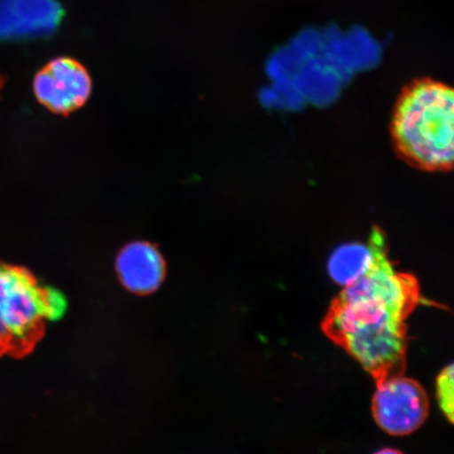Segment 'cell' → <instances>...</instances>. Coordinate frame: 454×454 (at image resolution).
I'll use <instances>...</instances> for the list:
<instances>
[{"mask_svg": "<svg viewBox=\"0 0 454 454\" xmlns=\"http://www.w3.org/2000/svg\"><path fill=\"white\" fill-rule=\"evenodd\" d=\"M419 302L416 278L395 269L380 231L372 269L344 287L329 309L323 329L381 381L404 369L405 320Z\"/></svg>", "mask_w": 454, "mask_h": 454, "instance_id": "cell-1", "label": "cell"}, {"mask_svg": "<svg viewBox=\"0 0 454 454\" xmlns=\"http://www.w3.org/2000/svg\"><path fill=\"white\" fill-rule=\"evenodd\" d=\"M391 136L397 154L426 172H448L454 156V93L450 85L424 78L397 98Z\"/></svg>", "mask_w": 454, "mask_h": 454, "instance_id": "cell-2", "label": "cell"}, {"mask_svg": "<svg viewBox=\"0 0 454 454\" xmlns=\"http://www.w3.org/2000/svg\"><path fill=\"white\" fill-rule=\"evenodd\" d=\"M44 294L30 272L0 262V356L27 353L41 336Z\"/></svg>", "mask_w": 454, "mask_h": 454, "instance_id": "cell-3", "label": "cell"}, {"mask_svg": "<svg viewBox=\"0 0 454 454\" xmlns=\"http://www.w3.org/2000/svg\"><path fill=\"white\" fill-rule=\"evenodd\" d=\"M428 399L422 386L401 374L378 381L372 400L376 422L386 433H413L428 416Z\"/></svg>", "mask_w": 454, "mask_h": 454, "instance_id": "cell-4", "label": "cell"}, {"mask_svg": "<svg viewBox=\"0 0 454 454\" xmlns=\"http://www.w3.org/2000/svg\"><path fill=\"white\" fill-rule=\"evenodd\" d=\"M92 92V81L87 69L69 57L50 61L34 79V93L50 111L69 114L82 107Z\"/></svg>", "mask_w": 454, "mask_h": 454, "instance_id": "cell-5", "label": "cell"}, {"mask_svg": "<svg viewBox=\"0 0 454 454\" xmlns=\"http://www.w3.org/2000/svg\"><path fill=\"white\" fill-rule=\"evenodd\" d=\"M119 279L129 292L147 294L161 286L166 264L158 249L146 242L130 243L118 254Z\"/></svg>", "mask_w": 454, "mask_h": 454, "instance_id": "cell-6", "label": "cell"}, {"mask_svg": "<svg viewBox=\"0 0 454 454\" xmlns=\"http://www.w3.org/2000/svg\"><path fill=\"white\" fill-rule=\"evenodd\" d=\"M381 230H373L366 244H346L332 254L328 261V272L339 286L346 287L359 280L372 269L376 261L378 238Z\"/></svg>", "mask_w": 454, "mask_h": 454, "instance_id": "cell-7", "label": "cell"}, {"mask_svg": "<svg viewBox=\"0 0 454 454\" xmlns=\"http://www.w3.org/2000/svg\"><path fill=\"white\" fill-rule=\"evenodd\" d=\"M453 365L450 364L440 373L438 380H436V393H438L439 404L450 422L453 421Z\"/></svg>", "mask_w": 454, "mask_h": 454, "instance_id": "cell-8", "label": "cell"}, {"mask_svg": "<svg viewBox=\"0 0 454 454\" xmlns=\"http://www.w3.org/2000/svg\"><path fill=\"white\" fill-rule=\"evenodd\" d=\"M67 304V300L59 292L53 288H45L44 315L45 319L59 320L65 315Z\"/></svg>", "mask_w": 454, "mask_h": 454, "instance_id": "cell-9", "label": "cell"}, {"mask_svg": "<svg viewBox=\"0 0 454 454\" xmlns=\"http://www.w3.org/2000/svg\"><path fill=\"white\" fill-rule=\"evenodd\" d=\"M374 454H403L400 451L395 450H389V448H386V450H380Z\"/></svg>", "mask_w": 454, "mask_h": 454, "instance_id": "cell-10", "label": "cell"}, {"mask_svg": "<svg viewBox=\"0 0 454 454\" xmlns=\"http://www.w3.org/2000/svg\"><path fill=\"white\" fill-rule=\"evenodd\" d=\"M4 84L3 77L0 75V90H2Z\"/></svg>", "mask_w": 454, "mask_h": 454, "instance_id": "cell-11", "label": "cell"}]
</instances>
